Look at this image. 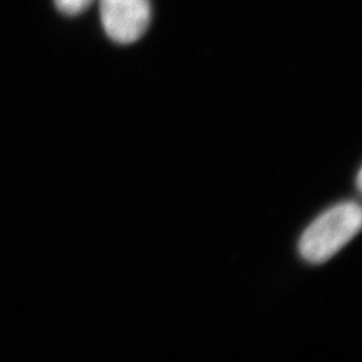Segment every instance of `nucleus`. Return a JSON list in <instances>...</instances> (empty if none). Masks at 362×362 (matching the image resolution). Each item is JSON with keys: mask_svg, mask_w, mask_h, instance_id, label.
<instances>
[{"mask_svg": "<svg viewBox=\"0 0 362 362\" xmlns=\"http://www.w3.org/2000/svg\"><path fill=\"white\" fill-rule=\"evenodd\" d=\"M361 207L356 203H342L314 220L299 240L300 257L311 264H321L333 258L360 233Z\"/></svg>", "mask_w": 362, "mask_h": 362, "instance_id": "1", "label": "nucleus"}, {"mask_svg": "<svg viewBox=\"0 0 362 362\" xmlns=\"http://www.w3.org/2000/svg\"><path fill=\"white\" fill-rule=\"evenodd\" d=\"M105 33L121 45H129L143 37L151 23L149 0H100Z\"/></svg>", "mask_w": 362, "mask_h": 362, "instance_id": "2", "label": "nucleus"}, {"mask_svg": "<svg viewBox=\"0 0 362 362\" xmlns=\"http://www.w3.org/2000/svg\"><path fill=\"white\" fill-rule=\"evenodd\" d=\"M57 8L66 15H78L86 11L94 0H54Z\"/></svg>", "mask_w": 362, "mask_h": 362, "instance_id": "3", "label": "nucleus"}, {"mask_svg": "<svg viewBox=\"0 0 362 362\" xmlns=\"http://www.w3.org/2000/svg\"><path fill=\"white\" fill-rule=\"evenodd\" d=\"M357 187H358V189H361V172L357 176Z\"/></svg>", "mask_w": 362, "mask_h": 362, "instance_id": "4", "label": "nucleus"}]
</instances>
